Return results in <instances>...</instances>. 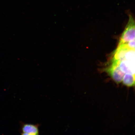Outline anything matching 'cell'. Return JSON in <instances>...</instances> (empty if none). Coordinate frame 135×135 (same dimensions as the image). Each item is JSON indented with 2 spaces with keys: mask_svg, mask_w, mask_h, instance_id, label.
I'll list each match as a JSON object with an SVG mask.
<instances>
[{
  "mask_svg": "<svg viewBox=\"0 0 135 135\" xmlns=\"http://www.w3.org/2000/svg\"><path fill=\"white\" fill-rule=\"evenodd\" d=\"M135 40V23L131 15H129V19L125 30L121 37L119 44H127Z\"/></svg>",
  "mask_w": 135,
  "mask_h": 135,
  "instance_id": "cell-2",
  "label": "cell"
},
{
  "mask_svg": "<svg viewBox=\"0 0 135 135\" xmlns=\"http://www.w3.org/2000/svg\"><path fill=\"white\" fill-rule=\"evenodd\" d=\"M21 133L23 135H36L39 133L38 125L24 124L22 126Z\"/></svg>",
  "mask_w": 135,
  "mask_h": 135,
  "instance_id": "cell-3",
  "label": "cell"
},
{
  "mask_svg": "<svg viewBox=\"0 0 135 135\" xmlns=\"http://www.w3.org/2000/svg\"><path fill=\"white\" fill-rule=\"evenodd\" d=\"M113 55L105 70L115 82L120 83L126 76L135 75V49L118 45Z\"/></svg>",
  "mask_w": 135,
  "mask_h": 135,
  "instance_id": "cell-1",
  "label": "cell"
}]
</instances>
